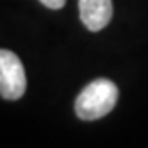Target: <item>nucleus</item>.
Segmentation results:
<instances>
[{
	"instance_id": "obj_1",
	"label": "nucleus",
	"mask_w": 148,
	"mask_h": 148,
	"mask_svg": "<svg viewBox=\"0 0 148 148\" xmlns=\"http://www.w3.org/2000/svg\"><path fill=\"white\" fill-rule=\"evenodd\" d=\"M118 102V88L107 79L89 82L75 100V112L80 120L93 121L107 116Z\"/></svg>"
},
{
	"instance_id": "obj_2",
	"label": "nucleus",
	"mask_w": 148,
	"mask_h": 148,
	"mask_svg": "<svg viewBox=\"0 0 148 148\" xmlns=\"http://www.w3.org/2000/svg\"><path fill=\"white\" fill-rule=\"evenodd\" d=\"M27 88L25 70L20 57L11 50H0V97L18 100Z\"/></svg>"
},
{
	"instance_id": "obj_3",
	"label": "nucleus",
	"mask_w": 148,
	"mask_h": 148,
	"mask_svg": "<svg viewBox=\"0 0 148 148\" xmlns=\"http://www.w3.org/2000/svg\"><path fill=\"white\" fill-rule=\"evenodd\" d=\"M80 20L91 32H98L112 18V2L111 0H79Z\"/></svg>"
},
{
	"instance_id": "obj_4",
	"label": "nucleus",
	"mask_w": 148,
	"mask_h": 148,
	"mask_svg": "<svg viewBox=\"0 0 148 148\" xmlns=\"http://www.w3.org/2000/svg\"><path fill=\"white\" fill-rule=\"evenodd\" d=\"M43 5H47L48 9H61L66 4V0H39Z\"/></svg>"
}]
</instances>
